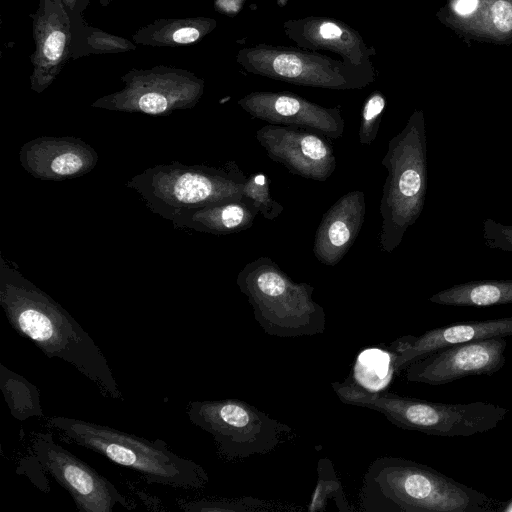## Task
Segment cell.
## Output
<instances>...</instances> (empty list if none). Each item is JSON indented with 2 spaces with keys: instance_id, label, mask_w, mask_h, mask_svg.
<instances>
[{
  "instance_id": "484cf974",
  "label": "cell",
  "mask_w": 512,
  "mask_h": 512,
  "mask_svg": "<svg viewBox=\"0 0 512 512\" xmlns=\"http://www.w3.org/2000/svg\"><path fill=\"white\" fill-rule=\"evenodd\" d=\"M270 182L262 173L250 174L244 185L243 198L250 201L266 220H275L284 207L272 198Z\"/></svg>"
},
{
  "instance_id": "f546056e",
  "label": "cell",
  "mask_w": 512,
  "mask_h": 512,
  "mask_svg": "<svg viewBox=\"0 0 512 512\" xmlns=\"http://www.w3.org/2000/svg\"><path fill=\"white\" fill-rule=\"evenodd\" d=\"M319 34L325 39H335L342 35V30L336 24L326 22L319 27Z\"/></svg>"
},
{
  "instance_id": "5b68a950",
  "label": "cell",
  "mask_w": 512,
  "mask_h": 512,
  "mask_svg": "<svg viewBox=\"0 0 512 512\" xmlns=\"http://www.w3.org/2000/svg\"><path fill=\"white\" fill-rule=\"evenodd\" d=\"M387 170L379 211L381 250L392 253L421 215L427 192V138L422 110H415L405 127L390 139L381 161Z\"/></svg>"
},
{
  "instance_id": "7402d4cb",
  "label": "cell",
  "mask_w": 512,
  "mask_h": 512,
  "mask_svg": "<svg viewBox=\"0 0 512 512\" xmlns=\"http://www.w3.org/2000/svg\"><path fill=\"white\" fill-rule=\"evenodd\" d=\"M0 388L11 415L19 421L43 417L38 388L0 363Z\"/></svg>"
},
{
  "instance_id": "8fae6325",
  "label": "cell",
  "mask_w": 512,
  "mask_h": 512,
  "mask_svg": "<svg viewBox=\"0 0 512 512\" xmlns=\"http://www.w3.org/2000/svg\"><path fill=\"white\" fill-rule=\"evenodd\" d=\"M505 337L476 340L442 348L405 370L407 381L444 385L469 376L491 375L506 363Z\"/></svg>"
},
{
  "instance_id": "3957f363",
  "label": "cell",
  "mask_w": 512,
  "mask_h": 512,
  "mask_svg": "<svg viewBox=\"0 0 512 512\" xmlns=\"http://www.w3.org/2000/svg\"><path fill=\"white\" fill-rule=\"evenodd\" d=\"M46 425L56 430L66 442L132 469L150 484L200 490L209 482V476L200 464L175 454L161 439L150 441L107 425L66 416L47 417Z\"/></svg>"
},
{
  "instance_id": "30bf717a",
  "label": "cell",
  "mask_w": 512,
  "mask_h": 512,
  "mask_svg": "<svg viewBox=\"0 0 512 512\" xmlns=\"http://www.w3.org/2000/svg\"><path fill=\"white\" fill-rule=\"evenodd\" d=\"M30 450L44 472L70 494L78 510L111 512L117 505L129 510L135 508L131 498L122 494L90 465L56 443L52 433H33Z\"/></svg>"
},
{
  "instance_id": "8992f818",
  "label": "cell",
  "mask_w": 512,
  "mask_h": 512,
  "mask_svg": "<svg viewBox=\"0 0 512 512\" xmlns=\"http://www.w3.org/2000/svg\"><path fill=\"white\" fill-rule=\"evenodd\" d=\"M236 284L266 334L295 338L325 331L326 315L312 299L314 287L293 281L271 258L261 256L247 263Z\"/></svg>"
},
{
  "instance_id": "4316f807",
  "label": "cell",
  "mask_w": 512,
  "mask_h": 512,
  "mask_svg": "<svg viewBox=\"0 0 512 512\" xmlns=\"http://www.w3.org/2000/svg\"><path fill=\"white\" fill-rule=\"evenodd\" d=\"M385 98L381 93L372 94L363 105L359 127V142L371 145L379 132L381 115L385 108Z\"/></svg>"
},
{
  "instance_id": "603a6c76",
  "label": "cell",
  "mask_w": 512,
  "mask_h": 512,
  "mask_svg": "<svg viewBox=\"0 0 512 512\" xmlns=\"http://www.w3.org/2000/svg\"><path fill=\"white\" fill-rule=\"evenodd\" d=\"M72 59L92 54H114L136 50V44L125 38L88 25L84 19L72 23Z\"/></svg>"
},
{
  "instance_id": "ffe728a7",
  "label": "cell",
  "mask_w": 512,
  "mask_h": 512,
  "mask_svg": "<svg viewBox=\"0 0 512 512\" xmlns=\"http://www.w3.org/2000/svg\"><path fill=\"white\" fill-rule=\"evenodd\" d=\"M206 17L163 18L149 23L132 35L135 44L175 48L200 41L214 27Z\"/></svg>"
},
{
  "instance_id": "d4e9b609",
  "label": "cell",
  "mask_w": 512,
  "mask_h": 512,
  "mask_svg": "<svg viewBox=\"0 0 512 512\" xmlns=\"http://www.w3.org/2000/svg\"><path fill=\"white\" fill-rule=\"evenodd\" d=\"M178 506L184 511L193 512H246L274 510L273 504L260 499L244 497L237 499H198L180 501Z\"/></svg>"
},
{
  "instance_id": "4fadbf2b",
  "label": "cell",
  "mask_w": 512,
  "mask_h": 512,
  "mask_svg": "<svg viewBox=\"0 0 512 512\" xmlns=\"http://www.w3.org/2000/svg\"><path fill=\"white\" fill-rule=\"evenodd\" d=\"M31 19L35 50L30 87L42 93L72 59V22L60 0H39Z\"/></svg>"
},
{
  "instance_id": "5bb4252c",
  "label": "cell",
  "mask_w": 512,
  "mask_h": 512,
  "mask_svg": "<svg viewBox=\"0 0 512 512\" xmlns=\"http://www.w3.org/2000/svg\"><path fill=\"white\" fill-rule=\"evenodd\" d=\"M252 117L269 124L301 127L339 139L344 120L337 108H325L288 93L257 92L238 101Z\"/></svg>"
},
{
  "instance_id": "83f0119b",
  "label": "cell",
  "mask_w": 512,
  "mask_h": 512,
  "mask_svg": "<svg viewBox=\"0 0 512 512\" xmlns=\"http://www.w3.org/2000/svg\"><path fill=\"white\" fill-rule=\"evenodd\" d=\"M483 238L490 249L512 252V226L491 218L483 221Z\"/></svg>"
},
{
  "instance_id": "52a82bcc",
  "label": "cell",
  "mask_w": 512,
  "mask_h": 512,
  "mask_svg": "<svg viewBox=\"0 0 512 512\" xmlns=\"http://www.w3.org/2000/svg\"><path fill=\"white\" fill-rule=\"evenodd\" d=\"M247 177L235 161L221 166L158 164L136 174L126 186L155 214L171 221L180 211L241 200Z\"/></svg>"
},
{
  "instance_id": "9c48e42d",
  "label": "cell",
  "mask_w": 512,
  "mask_h": 512,
  "mask_svg": "<svg viewBox=\"0 0 512 512\" xmlns=\"http://www.w3.org/2000/svg\"><path fill=\"white\" fill-rule=\"evenodd\" d=\"M124 87L102 96L91 107L118 112L168 115L193 108L204 91V82L193 72L165 65L131 69L121 76Z\"/></svg>"
},
{
  "instance_id": "2e32d148",
  "label": "cell",
  "mask_w": 512,
  "mask_h": 512,
  "mask_svg": "<svg viewBox=\"0 0 512 512\" xmlns=\"http://www.w3.org/2000/svg\"><path fill=\"white\" fill-rule=\"evenodd\" d=\"M512 336V317L469 321L435 328L420 336H404L392 342L390 366L400 373L411 363L442 348L495 337Z\"/></svg>"
},
{
  "instance_id": "ba28073f",
  "label": "cell",
  "mask_w": 512,
  "mask_h": 512,
  "mask_svg": "<svg viewBox=\"0 0 512 512\" xmlns=\"http://www.w3.org/2000/svg\"><path fill=\"white\" fill-rule=\"evenodd\" d=\"M189 420L212 435L218 455L238 460L275 450L292 428L239 399L191 401Z\"/></svg>"
},
{
  "instance_id": "f1b7e54d",
  "label": "cell",
  "mask_w": 512,
  "mask_h": 512,
  "mask_svg": "<svg viewBox=\"0 0 512 512\" xmlns=\"http://www.w3.org/2000/svg\"><path fill=\"white\" fill-rule=\"evenodd\" d=\"M67 10L71 22L83 19V12L88 7L90 0H60Z\"/></svg>"
},
{
  "instance_id": "6da1fadb",
  "label": "cell",
  "mask_w": 512,
  "mask_h": 512,
  "mask_svg": "<svg viewBox=\"0 0 512 512\" xmlns=\"http://www.w3.org/2000/svg\"><path fill=\"white\" fill-rule=\"evenodd\" d=\"M0 305L12 328L47 357L71 364L102 395L122 400V392L101 349L50 295L0 257Z\"/></svg>"
},
{
  "instance_id": "277c9868",
  "label": "cell",
  "mask_w": 512,
  "mask_h": 512,
  "mask_svg": "<svg viewBox=\"0 0 512 512\" xmlns=\"http://www.w3.org/2000/svg\"><path fill=\"white\" fill-rule=\"evenodd\" d=\"M332 388L342 403L375 410L401 429L434 436L484 433L497 427L509 413L503 406L483 401L448 404L370 390L352 377L333 382Z\"/></svg>"
},
{
  "instance_id": "4dcf8cb0",
  "label": "cell",
  "mask_w": 512,
  "mask_h": 512,
  "mask_svg": "<svg viewBox=\"0 0 512 512\" xmlns=\"http://www.w3.org/2000/svg\"><path fill=\"white\" fill-rule=\"evenodd\" d=\"M100 5L104 8L107 7L112 0H98Z\"/></svg>"
},
{
  "instance_id": "7a4b0ae2",
  "label": "cell",
  "mask_w": 512,
  "mask_h": 512,
  "mask_svg": "<svg viewBox=\"0 0 512 512\" xmlns=\"http://www.w3.org/2000/svg\"><path fill=\"white\" fill-rule=\"evenodd\" d=\"M497 504L428 465L393 456L371 462L360 490L366 512H490Z\"/></svg>"
},
{
  "instance_id": "cb8c5ba5",
  "label": "cell",
  "mask_w": 512,
  "mask_h": 512,
  "mask_svg": "<svg viewBox=\"0 0 512 512\" xmlns=\"http://www.w3.org/2000/svg\"><path fill=\"white\" fill-rule=\"evenodd\" d=\"M332 500L341 512H352L354 508L347 501L340 479L328 458H322L317 464V484L312 493L308 510L310 512L324 511Z\"/></svg>"
},
{
  "instance_id": "44dd1931",
  "label": "cell",
  "mask_w": 512,
  "mask_h": 512,
  "mask_svg": "<svg viewBox=\"0 0 512 512\" xmlns=\"http://www.w3.org/2000/svg\"><path fill=\"white\" fill-rule=\"evenodd\" d=\"M435 304L487 307L512 303V280H480L456 284L429 298Z\"/></svg>"
},
{
  "instance_id": "d6986e66",
  "label": "cell",
  "mask_w": 512,
  "mask_h": 512,
  "mask_svg": "<svg viewBox=\"0 0 512 512\" xmlns=\"http://www.w3.org/2000/svg\"><path fill=\"white\" fill-rule=\"evenodd\" d=\"M259 210L247 199L225 201L177 213L171 220L178 229L226 235L248 229Z\"/></svg>"
},
{
  "instance_id": "ac0fdd59",
  "label": "cell",
  "mask_w": 512,
  "mask_h": 512,
  "mask_svg": "<svg viewBox=\"0 0 512 512\" xmlns=\"http://www.w3.org/2000/svg\"><path fill=\"white\" fill-rule=\"evenodd\" d=\"M438 18L465 41L512 42V0H479L476 8L465 15L444 6Z\"/></svg>"
},
{
  "instance_id": "e0dca14e",
  "label": "cell",
  "mask_w": 512,
  "mask_h": 512,
  "mask_svg": "<svg viewBox=\"0 0 512 512\" xmlns=\"http://www.w3.org/2000/svg\"><path fill=\"white\" fill-rule=\"evenodd\" d=\"M366 214L360 190L341 196L323 215L314 238L313 254L327 266L338 264L354 244Z\"/></svg>"
},
{
  "instance_id": "9a60e30c",
  "label": "cell",
  "mask_w": 512,
  "mask_h": 512,
  "mask_svg": "<svg viewBox=\"0 0 512 512\" xmlns=\"http://www.w3.org/2000/svg\"><path fill=\"white\" fill-rule=\"evenodd\" d=\"M19 160L36 179L63 181L89 173L98 162V154L80 138L42 136L21 147Z\"/></svg>"
},
{
  "instance_id": "7c38bea8",
  "label": "cell",
  "mask_w": 512,
  "mask_h": 512,
  "mask_svg": "<svg viewBox=\"0 0 512 512\" xmlns=\"http://www.w3.org/2000/svg\"><path fill=\"white\" fill-rule=\"evenodd\" d=\"M256 139L271 160L292 174L323 182L335 171L333 146L315 131L268 124L257 130Z\"/></svg>"
}]
</instances>
